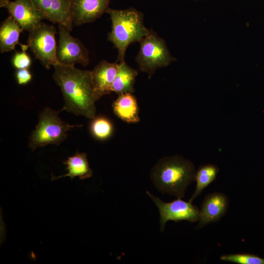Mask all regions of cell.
<instances>
[{
  "label": "cell",
  "mask_w": 264,
  "mask_h": 264,
  "mask_svg": "<svg viewBox=\"0 0 264 264\" xmlns=\"http://www.w3.org/2000/svg\"><path fill=\"white\" fill-rule=\"evenodd\" d=\"M53 66V79L60 87L64 99V105L60 111L94 118L96 112L95 102L98 100L92 71L59 63Z\"/></svg>",
  "instance_id": "6da1fadb"
},
{
  "label": "cell",
  "mask_w": 264,
  "mask_h": 264,
  "mask_svg": "<svg viewBox=\"0 0 264 264\" xmlns=\"http://www.w3.org/2000/svg\"><path fill=\"white\" fill-rule=\"evenodd\" d=\"M196 172L192 161L174 155L160 158L152 168L150 176L159 192L181 198L188 186L195 180Z\"/></svg>",
  "instance_id": "7a4b0ae2"
},
{
  "label": "cell",
  "mask_w": 264,
  "mask_h": 264,
  "mask_svg": "<svg viewBox=\"0 0 264 264\" xmlns=\"http://www.w3.org/2000/svg\"><path fill=\"white\" fill-rule=\"evenodd\" d=\"M106 13L110 16L111 30L108 34V40L118 50L116 62H125L126 50L130 44L139 42L149 31L144 24L143 14L133 7L126 9L109 8Z\"/></svg>",
  "instance_id": "3957f363"
},
{
  "label": "cell",
  "mask_w": 264,
  "mask_h": 264,
  "mask_svg": "<svg viewBox=\"0 0 264 264\" xmlns=\"http://www.w3.org/2000/svg\"><path fill=\"white\" fill-rule=\"evenodd\" d=\"M58 112L46 107L40 113L37 125L29 139V148L32 151L48 144H60L66 138L68 131L82 126L63 121Z\"/></svg>",
  "instance_id": "277c9868"
},
{
  "label": "cell",
  "mask_w": 264,
  "mask_h": 264,
  "mask_svg": "<svg viewBox=\"0 0 264 264\" xmlns=\"http://www.w3.org/2000/svg\"><path fill=\"white\" fill-rule=\"evenodd\" d=\"M135 58L139 70L150 79L158 68L168 66L176 59L170 53L165 41L152 29L139 42Z\"/></svg>",
  "instance_id": "5b68a950"
},
{
  "label": "cell",
  "mask_w": 264,
  "mask_h": 264,
  "mask_svg": "<svg viewBox=\"0 0 264 264\" xmlns=\"http://www.w3.org/2000/svg\"><path fill=\"white\" fill-rule=\"evenodd\" d=\"M56 33L53 25L43 22L29 32L27 45L35 58L46 69L59 63L56 57Z\"/></svg>",
  "instance_id": "8992f818"
},
{
  "label": "cell",
  "mask_w": 264,
  "mask_h": 264,
  "mask_svg": "<svg viewBox=\"0 0 264 264\" xmlns=\"http://www.w3.org/2000/svg\"><path fill=\"white\" fill-rule=\"evenodd\" d=\"M146 193L158 208L160 215V230L161 232L164 231L166 224L169 220L176 222L186 220L193 223L199 220V210L192 202L185 201L181 198L165 202L148 191Z\"/></svg>",
  "instance_id": "52a82bcc"
},
{
  "label": "cell",
  "mask_w": 264,
  "mask_h": 264,
  "mask_svg": "<svg viewBox=\"0 0 264 264\" xmlns=\"http://www.w3.org/2000/svg\"><path fill=\"white\" fill-rule=\"evenodd\" d=\"M59 39L56 57L59 63L71 66L80 64L86 66L89 63V52L78 39L71 35L64 26L58 24Z\"/></svg>",
  "instance_id": "ba28073f"
},
{
  "label": "cell",
  "mask_w": 264,
  "mask_h": 264,
  "mask_svg": "<svg viewBox=\"0 0 264 264\" xmlns=\"http://www.w3.org/2000/svg\"><path fill=\"white\" fill-rule=\"evenodd\" d=\"M0 7L7 10L23 30L31 31L45 19L31 0H0Z\"/></svg>",
  "instance_id": "9c48e42d"
},
{
  "label": "cell",
  "mask_w": 264,
  "mask_h": 264,
  "mask_svg": "<svg viewBox=\"0 0 264 264\" xmlns=\"http://www.w3.org/2000/svg\"><path fill=\"white\" fill-rule=\"evenodd\" d=\"M111 0H70V12L73 25L92 22L109 8Z\"/></svg>",
  "instance_id": "30bf717a"
},
{
  "label": "cell",
  "mask_w": 264,
  "mask_h": 264,
  "mask_svg": "<svg viewBox=\"0 0 264 264\" xmlns=\"http://www.w3.org/2000/svg\"><path fill=\"white\" fill-rule=\"evenodd\" d=\"M229 206V198L224 193L213 192L207 195L202 202L200 218L196 229L218 221L226 213Z\"/></svg>",
  "instance_id": "8fae6325"
},
{
  "label": "cell",
  "mask_w": 264,
  "mask_h": 264,
  "mask_svg": "<svg viewBox=\"0 0 264 264\" xmlns=\"http://www.w3.org/2000/svg\"><path fill=\"white\" fill-rule=\"evenodd\" d=\"M31 0L45 19L71 31L73 24L70 16V0Z\"/></svg>",
  "instance_id": "7c38bea8"
},
{
  "label": "cell",
  "mask_w": 264,
  "mask_h": 264,
  "mask_svg": "<svg viewBox=\"0 0 264 264\" xmlns=\"http://www.w3.org/2000/svg\"><path fill=\"white\" fill-rule=\"evenodd\" d=\"M119 63L101 61L93 69L92 77L96 97L98 100L111 93V88L117 72Z\"/></svg>",
  "instance_id": "4fadbf2b"
},
{
  "label": "cell",
  "mask_w": 264,
  "mask_h": 264,
  "mask_svg": "<svg viewBox=\"0 0 264 264\" xmlns=\"http://www.w3.org/2000/svg\"><path fill=\"white\" fill-rule=\"evenodd\" d=\"M112 108L114 114L127 123H137L140 121L137 99L132 93L118 95L112 103Z\"/></svg>",
  "instance_id": "5bb4252c"
},
{
  "label": "cell",
  "mask_w": 264,
  "mask_h": 264,
  "mask_svg": "<svg viewBox=\"0 0 264 264\" xmlns=\"http://www.w3.org/2000/svg\"><path fill=\"white\" fill-rule=\"evenodd\" d=\"M63 163L66 165V170L68 173L57 176L52 175V180L66 176H69L71 179L78 176L81 180H83L92 176V171L89 166L87 155L85 153L78 152L74 155L69 157Z\"/></svg>",
  "instance_id": "9a60e30c"
},
{
  "label": "cell",
  "mask_w": 264,
  "mask_h": 264,
  "mask_svg": "<svg viewBox=\"0 0 264 264\" xmlns=\"http://www.w3.org/2000/svg\"><path fill=\"white\" fill-rule=\"evenodd\" d=\"M137 75V71L128 65L125 62L119 63L111 92L118 95L125 93H133L135 91L134 86Z\"/></svg>",
  "instance_id": "2e32d148"
},
{
  "label": "cell",
  "mask_w": 264,
  "mask_h": 264,
  "mask_svg": "<svg viewBox=\"0 0 264 264\" xmlns=\"http://www.w3.org/2000/svg\"><path fill=\"white\" fill-rule=\"evenodd\" d=\"M22 29L19 24L9 16L0 27V51L1 53L13 50L19 44L20 34Z\"/></svg>",
  "instance_id": "e0dca14e"
},
{
  "label": "cell",
  "mask_w": 264,
  "mask_h": 264,
  "mask_svg": "<svg viewBox=\"0 0 264 264\" xmlns=\"http://www.w3.org/2000/svg\"><path fill=\"white\" fill-rule=\"evenodd\" d=\"M219 172V167L213 164H206L200 166L196 171L195 180L196 187L189 201H193L198 197L203 190L216 179Z\"/></svg>",
  "instance_id": "ac0fdd59"
},
{
  "label": "cell",
  "mask_w": 264,
  "mask_h": 264,
  "mask_svg": "<svg viewBox=\"0 0 264 264\" xmlns=\"http://www.w3.org/2000/svg\"><path fill=\"white\" fill-rule=\"evenodd\" d=\"M90 132L95 138L104 140L111 136L113 127L111 122L105 117H95L90 124Z\"/></svg>",
  "instance_id": "d6986e66"
},
{
  "label": "cell",
  "mask_w": 264,
  "mask_h": 264,
  "mask_svg": "<svg viewBox=\"0 0 264 264\" xmlns=\"http://www.w3.org/2000/svg\"><path fill=\"white\" fill-rule=\"evenodd\" d=\"M222 261L239 264H264V258L248 253H237L221 255Z\"/></svg>",
  "instance_id": "ffe728a7"
},
{
  "label": "cell",
  "mask_w": 264,
  "mask_h": 264,
  "mask_svg": "<svg viewBox=\"0 0 264 264\" xmlns=\"http://www.w3.org/2000/svg\"><path fill=\"white\" fill-rule=\"evenodd\" d=\"M22 49L21 52H16L12 59V63L13 66L17 69H28L31 64L30 56L26 53L28 45L20 44Z\"/></svg>",
  "instance_id": "44dd1931"
},
{
  "label": "cell",
  "mask_w": 264,
  "mask_h": 264,
  "mask_svg": "<svg viewBox=\"0 0 264 264\" xmlns=\"http://www.w3.org/2000/svg\"><path fill=\"white\" fill-rule=\"evenodd\" d=\"M32 76L28 69H17L16 72V78L19 85H26L32 79Z\"/></svg>",
  "instance_id": "7402d4cb"
}]
</instances>
